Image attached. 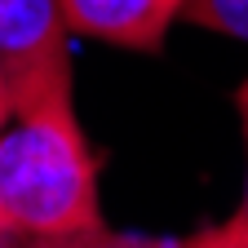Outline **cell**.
I'll list each match as a JSON object with an SVG mask.
<instances>
[{
	"label": "cell",
	"instance_id": "52a82bcc",
	"mask_svg": "<svg viewBox=\"0 0 248 248\" xmlns=\"http://www.w3.org/2000/svg\"><path fill=\"white\" fill-rule=\"evenodd\" d=\"M235 107H239V120H244V155H248V80L235 93ZM239 213L248 217V173H244V204H239Z\"/></svg>",
	"mask_w": 248,
	"mask_h": 248
},
{
	"label": "cell",
	"instance_id": "8992f818",
	"mask_svg": "<svg viewBox=\"0 0 248 248\" xmlns=\"http://www.w3.org/2000/svg\"><path fill=\"white\" fill-rule=\"evenodd\" d=\"M173 248H248V217L235 213V217H226L222 226H208V231L182 239V244H173Z\"/></svg>",
	"mask_w": 248,
	"mask_h": 248
},
{
	"label": "cell",
	"instance_id": "277c9868",
	"mask_svg": "<svg viewBox=\"0 0 248 248\" xmlns=\"http://www.w3.org/2000/svg\"><path fill=\"white\" fill-rule=\"evenodd\" d=\"M182 18L231 40H248V0H182Z\"/></svg>",
	"mask_w": 248,
	"mask_h": 248
},
{
	"label": "cell",
	"instance_id": "ba28073f",
	"mask_svg": "<svg viewBox=\"0 0 248 248\" xmlns=\"http://www.w3.org/2000/svg\"><path fill=\"white\" fill-rule=\"evenodd\" d=\"M18 111V98H14V80L5 71V62H0V129L9 124V115Z\"/></svg>",
	"mask_w": 248,
	"mask_h": 248
},
{
	"label": "cell",
	"instance_id": "3957f363",
	"mask_svg": "<svg viewBox=\"0 0 248 248\" xmlns=\"http://www.w3.org/2000/svg\"><path fill=\"white\" fill-rule=\"evenodd\" d=\"M71 36L120 45L133 53H164L169 27L182 18V0H58Z\"/></svg>",
	"mask_w": 248,
	"mask_h": 248
},
{
	"label": "cell",
	"instance_id": "6da1fadb",
	"mask_svg": "<svg viewBox=\"0 0 248 248\" xmlns=\"http://www.w3.org/2000/svg\"><path fill=\"white\" fill-rule=\"evenodd\" d=\"M102 226L98 160L71 98L22 107L0 129V239L36 244Z\"/></svg>",
	"mask_w": 248,
	"mask_h": 248
},
{
	"label": "cell",
	"instance_id": "7a4b0ae2",
	"mask_svg": "<svg viewBox=\"0 0 248 248\" xmlns=\"http://www.w3.org/2000/svg\"><path fill=\"white\" fill-rule=\"evenodd\" d=\"M0 62L22 107L71 98L67 22L58 0H0Z\"/></svg>",
	"mask_w": 248,
	"mask_h": 248
},
{
	"label": "cell",
	"instance_id": "5b68a950",
	"mask_svg": "<svg viewBox=\"0 0 248 248\" xmlns=\"http://www.w3.org/2000/svg\"><path fill=\"white\" fill-rule=\"evenodd\" d=\"M22 248H173V239H142V235H120L107 226H89V231H67L53 239H36Z\"/></svg>",
	"mask_w": 248,
	"mask_h": 248
}]
</instances>
